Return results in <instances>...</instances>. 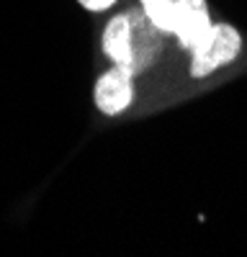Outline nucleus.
Returning <instances> with one entry per match:
<instances>
[{"label":"nucleus","mask_w":247,"mask_h":257,"mask_svg":"<svg viewBox=\"0 0 247 257\" xmlns=\"http://www.w3.org/2000/svg\"><path fill=\"white\" fill-rule=\"evenodd\" d=\"M165 34L150 21L142 8H127L116 13L100 36V49L111 64L129 70L134 77L147 72L160 59Z\"/></svg>","instance_id":"nucleus-1"},{"label":"nucleus","mask_w":247,"mask_h":257,"mask_svg":"<svg viewBox=\"0 0 247 257\" xmlns=\"http://www.w3.org/2000/svg\"><path fill=\"white\" fill-rule=\"evenodd\" d=\"M139 8L165 36H175L183 49H191L214 24L206 0H139Z\"/></svg>","instance_id":"nucleus-2"},{"label":"nucleus","mask_w":247,"mask_h":257,"mask_svg":"<svg viewBox=\"0 0 247 257\" xmlns=\"http://www.w3.org/2000/svg\"><path fill=\"white\" fill-rule=\"evenodd\" d=\"M191 52V77H209L221 67L232 64L242 52V34L232 24H214L209 26Z\"/></svg>","instance_id":"nucleus-3"},{"label":"nucleus","mask_w":247,"mask_h":257,"mask_svg":"<svg viewBox=\"0 0 247 257\" xmlns=\"http://www.w3.org/2000/svg\"><path fill=\"white\" fill-rule=\"evenodd\" d=\"M134 75L129 70L113 64L111 70H106L98 80H95V88H93V100H95V108L108 116L116 118L121 113H127L134 103L137 88H134Z\"/></svg>","instance_id":"nucleus-4"},{"label":"nucleus","mask_w":247,"mask_h":257,"mask_svg":"<svg viewBox=\"0 0 247 257\" xmlns=\"http://www.w3.org/2000/svg\"><path fill=\"white\" fill-rule=\"evenodd\" d=\"M77 3L85 11H90V13H106V11H111L118 3V0H77Z\"/></svg>","instance_id":"nucleus-5"}]
</instances>
